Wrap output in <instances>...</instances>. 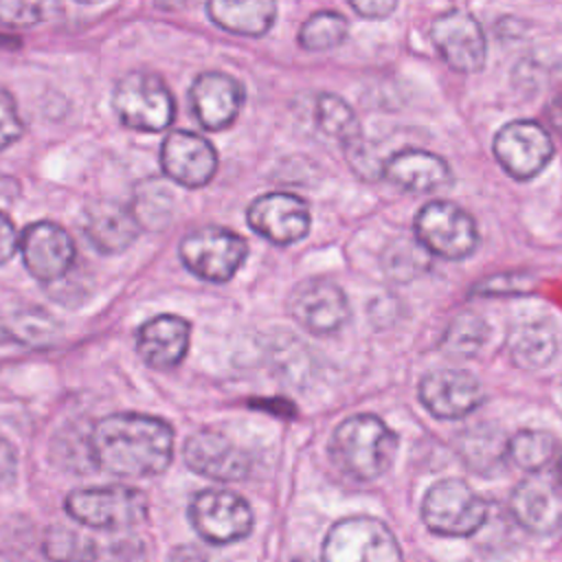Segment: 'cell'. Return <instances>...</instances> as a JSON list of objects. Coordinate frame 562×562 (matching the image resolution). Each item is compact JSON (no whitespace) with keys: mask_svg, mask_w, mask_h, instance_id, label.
<instances>
[{"mask_svg":"<svg viewBox=\"0 0 562 562\" xmlns=\"http://www.w3.org/2000/svg\"><path fill=\"white\" fill-rule=\"evenodd\" d=\"M88 454L97 468L114 476H154L171 463L173 428L154 415L114 413L90 428Z\"/></svg>","mask_w":562,"mask_h":562,"instance_id":"1","label":"cell"},{"mask_svg":"<svg viewBox=\"0 0 562 562\" xmlns=\"http://www.w3.org/2000/svg\"><path fill=\"white\" fill-rule=\"evenodd\" d=\"M397 437L375 415L347 417L331 437L334 463L356 481H373L382 476L395 457Z\"/></svg>","mask_w":562,"mask_h":562,"instance_id":"2","label":"cell"},{"mask_svg":"<svg viewBox=\"0 0 562 562\" xmlns=\"http://www.w3.org/2000/svg\"><path fill=\"white\" fill-rule=\"evenodd\" d=\"M112 105L123 125L138 132H160L176 116V101L167 83L149 70L123 75L112 92Z\"/></svg>","mask_w":562,"mask_h":562,"instance_id":"3","label":"cell"},{"mask_svg":"<svg viewBox=\"0 0 562 562\" xmlns=\"http://www.w3.org/2000/svg\"><path fill=\"white\" fill-rule=\"evenodd\" d=\"M66 514L90 529H130L147 518V498L130 485L75 490L66 496Z\"/></svg>","mask_w":562,"mask_h":562,"instance_id":"4","label":"cell"},{"mask_svg":"<svg viewBox=\"0 0 562 562\" xmlns=\"http://www.w3.org/2000/svg\"><path fill=\"white\" fill-rule=\"evenodd\" d=\"M323 562H404L393 531L378 518L351 516L331 525Z\"/></svg>","mask_w":562,"mask_h":562,"instance_id":"5","label":"cell"},{"mask_svg":"<svg viewBox=\"0 0 562 562\" xmlns=\"http://www.w3.org/2000/svg\"><path fill=\"white\" fill-rule=\"evenodd\" d=\"M424 525L437 536L465 538L479 531L487 518V503L463 481L435 483L422 503Z\"/></svg>","mask_w":562,"mask_h":562,"instance_id":"6","label":"cell"},{"mask_svg":"<svg viewBox=\"0 0 562 562\" xmlns=\"http://www.w3.org/2000/svg\"><path fill=\"white\" fill-rule=\"evenodd\" d=\"M415 241L443 259L468 257L479 241L474 217L454 202L435 200L415 217Z\"/></svg>","mask_w":562,"mask_h":562,"instance_id":"7","label":"cell"},{"mask_svg":"<svg viewBox=\"0 0 562 562\" xmlns=\"http://www.w3.org/2000/svg\"><path fill=\"white\" fill-rule=\"evenodd\" d=\"M180 259L195 277L224 283L233 279L248 255V244L241 235L220 228L202 226L187 233L180 241Z\"/></svg>","mask_w":562,"mask_h":562,"instance_id":"8","label":"cell"},{"mask_svg":"<svg viewBox=\"0 0 562 562\" xmlns=\"http://www.w3.org/2000/svg\"><path fill=\"white\" fill-rule=\"evenodd\" d=\"M189 518L198 536L211 544H231L252 531V509L235 492L202 490L189 505Z\"/></svg>","mask_w":562,"mask_h":562,"instance_id":"9","label":"cell"},{"mask_svg":"<svg viewBox=\"0 0 562 562\" xmlns=\"http://www.w3.org/2000/svg\"><path fill=\"white\" fill-rule=\"evenodd\" d=\"M553 140L549 132L529 119L503 125L494 138V156L501 167L518 180L540 173L553 158Z\"/></svg>","mask_w":562,"mask_h":562,"instance_id":"10","label":"cell"},{"mask_svg":"<svg viewBox=\"0 0 562 562\" xmlns=\"http://www.w3.org/2000/svg\"><path fill=\"white\" fill-rule=\"evenodd\" d=\"M26 270L42 283L66 277L75 263V244L66 228L55 222H35L20 233L18 246Z\"/></svg>","mask_w":562,"mask_h":562,"instance_id":"11","label":"cell"},{"mask_svg":"<svg viewBox=\"0 0 562 562\" xmlns=\"http://www.w3.org/2000/svg\"><path fill=\"white\" fill-rule=\"evenodd\" d=\"M430 40L452 70L476 72L485 64L483 31L468 11L454 9L435 18Z\"/></svg>","mask_w":562,"mask_h":562,"instance_id":"12","label":"cell"},{"mask_svg":"<svg viewBox=\"0 0 562 562\" xmlns=\"http://www.w3.org/2000/svg\"><path fill=\"white\" fill-rule=\"evenodd\" d=\"M290 314L316 336L338 331L349 318L345 292L329 279H307L299 283L288 301Z\"/></svg>","mask_w":562,"mask_h":562,"instance_id":"13","label":"cell"},{"mask_svg":"<svg viewBox=\"0 0 562 562\" xmlns=\"http://www.w3.org/2000/svg\"><path fill=\"white\" fill-rule=\"evenodd\" d=\"M246 220L255 233L277 246L303 239L310 231V209L305 200L292 193H263L246 211Z\"/></svg>","mask_w":562,"mask_h":562,"instance_id":"14","label":"cell"},{"mask_svg":"<svg viewBox=\"0 0 562 562\" xmlns=\"http://www.w3.org/2000/svg\"><path fill=\"white\" fill-rule=\"evenodd\" d=\"M419 400L437 419H461L483 402L481 382L461 369H435L419 382Z\"/></svg>","mask_w":562,"mask_h":562,"instance_id":"15","label":"cell"},{"mask_svg":"<svg viewBox=\"0 0 562 562\" xmlns=\"http://www.w3.org/2000/svg\"><path fill=\"white\" fill-rule=\"evenodd\" d=\"M160 165L165 176H169L173 182L187 189H198L215 176L217 151L200 134L176 130L162 140Z\"/></svg>","mask_w":562,"mask_h":562,"instance_id":"16","label":"cell"},{"mask_svg":"<svg viewBox=\"0 0 562 562\" xmlns=\"http://www.w3.org/2000/svg\"><path fill=\"white\" fill-rule=\"evenodd\" d=\"M182 457L189 470L213 481H239L246 479L250 470L248 454L226 435L209 428L189 435L182 448Z\"/></svg>","mask_w":562,"mask_h":562,"instance_id":"17","label":"cell"},{"mask_svg":"<svg viewBox=\"0 0 562 562\" xmlns=\"http://www.w3.org/2000/svg\"><path fill=\"white\" fill-rule=\"evenodd\" d=\"M514 518L533 533H553L562 525V487L553 474H531L509 498Z\"/></svg>","mask_w":562,"mask_h":562,"instance_id":"18","label":"cell"},{"mask_svg":"<svg viewBox=\"0 0 562 562\" xmlns=\"http://www.w3.org/2000/svg\"><path fill=\"white\" fill-rule=\"evenodd\" d=\"M189 97L200 125L217 132L237 119L244 103V88L235 77L220 70H209L195 77Z\"/></svg>","mask_w":562,"mask_h":562,"instance_id":"19","label":"cell"},{"mask_svg":"<svg viewBox=\"0 0 562 562\" xmlns=\"http://www.w3.org/2000/svg\"><path fill=\"white\" fill-rule=\"evenodd\" d=\"M189 340V321L176 314H158L140 325L136 334V349L147 367L167 371L184 360Z\"/></svg>","mask_w":562,"mask_h":562,"instance_id":"20","label":"cell"},{"mask_svg":"<svg viewBox=\"0 0 562 562\" xmlns=\"http://www.w3.org/2000/svg\"><path fill=\"white\" fill-rule=\"evenodd\" d=\"M138 231L136 213L114 200H97L83 211V235L99 252L114 255L130 248Z\"/></svg>","mask_w":562,"mask_h":562,"instance_id":"21","label":"cell"},{"mask_svg":"<svg viewBox=\"0 0 562 562\" xmlns=\"http://www.w3.org/2000/svg\"><path fill=\"white\" fill-rule=\"evenodd\" d=\"M382 171L389 182L411 193H432L452 180L448 162L426 149H402L384 162Z\"/></svg>","mask_w":562,"mask_h":562,"instance_id":"22","label":"cell"},{"mask_svg":"<svg viewBox=\"0 0 562 562\" xmlns=\"http://www.w3.org/2000/svg\"><path fill=\"white\" fill-rule=\"evenodd\" d=\"M206 11L220 29L237 35L259 37L272 26L277 7L270 0H213L206 4Z\"/></svg>","mask_w":562,"mask_h":562,"instance_id":"23","label":"cell"},{"mask_svg":"<svg viewBox=\"0 0 562 562\" xmlns=\"http://www.w3.org/2000/svg\"><path fill=\"white\" fill-rule=\"evenodd\" d=\"M558 351V334L551 321L538 318L514 327L509 336L512 360L522 369L547 367Z\"/></svg>","mask_w":562,"mask_h":562,"instance_id":"24","label":"cell"},{"mask_svg":"<svg viewBox=\"0 0 562 562\" xmlns=\"http://www.w3.org/2000/svg\"><path fill=\"white\" fill-rule=\"evenodd\" d=\"M4 329L18 342L29 347H46L57 336V323L48 312L31 305H18L4 314Z\"/></svg>","mask_w":562,"mask_h":562,"instance_id":"25","label":"cell"},{"mask_svg":"<svg viewBox=\"0 0 562 562\" xmlns=\"http://www.w3.org/2000/svg\"><path fill=\"white\" fill-rule=\"evenodd\" d=\"M555 437L544 430H518L505 446V454L525 472H540L555 457Z\"/></svg>","mask_w":562,"mask_h":562,"instance_id":"26","label":"cell"},{"mask_svg":"<svg viewBox=\"0 0 562 562\" xmlns=\"http://www.w3.org/2000/svg\"><path fill=\"white\" fill-rule=\"evenodd\" d=\"M485 338H487V323L474 312H463L448 325L441 338V349L443 353L454 358H470L483 347Z\"/></svg>","mask_w":562,"mask_h":562,"instance_id":"27","label":"cell"},{"mask_svg":"<svg viewBox=\"0 0 562 562\" xmlns=\"http://www.w3.org/2000/svg\"><path fill=\"white\" fill-rule=\"evenodd\" d=\"M316 121L325 134L340 138L345 145H351L360 138V127L353 116V110L336 94H329V92L318 94Z\"/></svg>","mask_w":562,"mask_h":562,"instance_id":"28","label":"cell"},{"mask_svg":"<svg viewBox=\"0 0 562 562\" xmlns=\"http://www.w3.org/2000/svg\"><path fill=\"white\" fill-rule=\"evenodd\" d=\"M42 549L48 562H92L97 558V544L68 527H50Z\"/></svg>","mask_w":562,"mask_h":562,"instance_id":"29","label":"cell"},{"mask_svg":"<svg viewBox=\"0 0 562 562\" xmlns=\"http://www.w3.org/2000/svg\"><path fill=\"white\" fill-rule=\"evenodd\" d=\"M347 35V20L336 11L312 13L299 33V44L307 50H327L338 46Z\"/></svg>","mask_w":562,"mask_h":562,"instance_id":"30","label":"cell"},{"mask_svg":"<svg viewBox=\"0 0 562 562\" xmlns=\"http://www.w3.org/2000/svg\"><path fill=\"white\" fill-rule=\"evenodd\" d=\"M48 9L50 4L44 2H0V24L11 29L33 26L46 18Z\"/></svg>","mask_w":562,"mask_h":562,"instance_id":"31","label":"cell"},{"mask_svg":"<svg viewBox=\"0 0 562 562\" xmlns=\"http://www.w3.org/2000/svg\"><path fill=\"white\" fill-rule=\"evenodd\" d=\"M22 132L24 123L18 112V103L7 90L0 88V151L20 140Z\"/></svg>","mask_w":562,"mask_h":562,"instance_id":"32","label":"cell"},{"mask_svg":"<svg viewBox=\"0 0 562 562\" xmlns=\"http://www.w3.org/2000/svg\"><path fill=\"white\" fill-rule=\"evenodd\" d=\"M531 279L522 277V274H501V277H492L481 281L474 292L481 294H512V292H527L529 290Z\"/></svg>","mask_w":562,"mask_h":562,"instance_id":"33","label":"cell"},{"mask_svg":"<svg viewBox=\"0 0 562 562\" xmlns=\"http://www.w3.org/2000/svg\"><path fill=\"white\" fill-rule=\"evenodd\" d=\"M20 246V235L15 224L7 213L0 211V263H7Z\"/></svg>","mask_w":562,"mask_h":562,"instance_id":"34","label":"cell"},{"mask_svg":"<svg viewBox=\"0 0 562 562\" xmlns=\"http://www.w3.org/2000/svg\"><path fill=\"white\" fill-rule=\"evenodd\" d=\"M18 474V457L13 446L0 437V487H9Z\"/></svg>","mask_w":562,"mask_h":562,"instance_id":"35","label":"cell"},{"mask_svg":"<svg viewBox=\"0 0 562 562\" xmlns=\"http://www.w3.org/2000/svg\"><path fill=\"white\" fill-rule=\"evenodd\" d=\"M349 7L360 13L362 18L375 20V18H386L391 11H395V2H386V0H378V2H349Z\"/></svg>","mask_w":562,"mask_h":562,"instance_id":"36","label":"cell"},{"mask_svg":"<svg viewBox=\"0 0 562 562\" xmlns=\"http://www.w3.org/2000/svg\"><path fill=\"white\" fill-rule=\"evenodd\" d=\"M171 562H204V555L193 547H182V549L173 551Z\"/></svg>","mask_w":562,"mask_h":562,"instance_id":"37","label":"cell"},{"mask_svg":"<svg viewBox=\"0 0 562 562\" xmlns=\"http://www.w3.org/2000/svg\"><path fill=\"white\" fill-rule=\"evenodd\" d=\"M553 476H555V481H558L560 487H562V457L558 459V468H555V474H553Z\"/></svg>","mask_w":562,"mask_h":562,"instance_id":"38","label":"cell"},{"mask_svg":"<svg viewBox=\"0 0 562 562\" xmlns=\"http://www.w3.org/2000/svg\"><path fill=\"white\" fill-rule=\"evenodd\" d=\"M290 562H310V560H303V558H294V560H290Z\"/></svg>","mask_w":562,"mask_h":562,"instance_id":"39","label":"cell"}]
</instances>
